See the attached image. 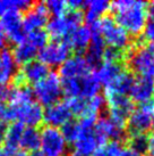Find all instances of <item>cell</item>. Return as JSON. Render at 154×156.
I'll return each instance as SVG.
<instances>
[{
  "instance_id": "cell-1",
  "label": "cell",
  "mask_w": 154,
  "mask_h": 156,
  "mask_svg": "<svg viewBox=\"0 0 154 156\" xmlns=\"http://www.w3.org/2000/svg\"><path fill=\"white\" fill-rule=\"evenodd\" d=\"M110 8L113 12V21L129 35L137 37L143 33L149 20V9L146 2L135 0H118L112 2Z\"/></svg>"
},
{
  "instance_id": "cell-2",
  "label": "cell",
  "mask_w": 154,
  "mask_h": 156,
  "mask_svg": "<svg viewBox=\"0 0 154 156\" xmlns=\"http://www.w3.org/2000/svg\"><path fill=\"white\" fill-rule=\"evenodd\" d=\"M89 26L98 31L99 34L102 37L104 44H108V47L117 49L125 54L129 51L132 44L130 35L122 27H120L113 21V18L104 16L101 20H99L98 22Z\"/></svg>"
},
{
  "instance_id": "cell-3",
  "label": "cell",
  "mask_w": 154,
  "mask_h": 156,
  "mask_svg": "<svg viewBox=\"0 0 154 156\" xmlns=\"http://www.w3.org/2000/svg\"><path fill=\"white\" fill-rule=\"evenodd\" d=\"M128 65L139 78L154 81V44H138L127 52Z\"/></svg>"
},
{
  "instance_id": "cell-4",
  "label": "cell",
  "mask_w": 154,
  "mask_h": 156,
  "mask_svg": "<svg viewBox=\"0 0 154 156\" xmlns=\"http://www.w3.org/2000/svg\"><path fill=\"white\" fill-rule=\"evenodd\" d=\"M62 92L68 98H92L99 95L101 84L93 72L82 75L79 78L61 80Z\"/></svg>"
},
{
  "instance_id": "cell-5",
  "label": "cell",
  "mask_w": 154,
  "mask_h": 156,
  "mask_svg": "<svg viewBox=\"0 0 154 156\" xmlns=\"http://www.w3.org/2000/svg\"><path fill=\"white\" fill-rule=\"evenodd\" d=\"M32 92L38 100L36 103L41 106L44 105L48 107L52 104H56L60 101V98L64 95L61 79L56 72H49L45 78L35 83Z\"/></svg>"
},
{
  "instance_id": "cell-6",
  "label": "cell",
  "mask_w": 154,
  "mask_h": 156,
  "mask_svg": "<svg viewBox=\"0 0 154 156\" xmlns=\"http://www.w3.org/2000/svg\"><path fill=\"white\" fill-rule=\"evenodd\" d=\"M84 15L77 10H68L66 14L51 18L47 23V33L55 40L66 39L83 22Z\"/></svg>"
},
{
  "instance_id": "cell-7",
  "label": "cell",
  "mask_w": 154,
  "mask_h": 156,
  "mask_svg": "<svg viewBox=\"0 0 154 156\" xmlns=\"http://www.w3.org/2000/svg\"><path fill=\"white\" fill-rule=\"evenodd\" d=\"M40 149L42 156H66L67 141L60 129L44 126L40 132Z\"/></svg>"
},
{
  "instance_id": "cell-8",
  "label": "cell",
  "mask_w": 154,
  "mask_h": 156,
  "mask_svg": "<svg viewBox=\"0 0 154 156\" xmlns=\"http://www.w3.org/2000/svg\"><path fill=\"white\" fill-rule=\"evenodd\" d=\"M79 124V123H78ZM79 134L73 143V153L76 156H93L95 151L108 143L96 132L95 128H83L79 126Z\"/></svg>"
},
{
  "instance_id": "cell-9",
  "label": "cell",
  "mask_w": 154,
  "mask_h": 156,
  "mask_svg": "<svg viewBox=\"0 0 154 156\" xmlns=\"http://www.w3.org/2000/svg\"><path fill=\"white\" fill-rule=\"evenodd\" d=\"M10 121L16 120L27 128H36L43 121V108L36 101H30L17 106H9Z\"/></svg>"
},
{
  "instance_id": "cell-10",
  "label": "cell",
  "mask_w": 154,
  "mask_h": 156,
  "mask_svg": "<svg viewBox=\"0 0 154 156\" xmlns=\"http://www.w3.org/2000/svg\"><path fill=\"white\" fill-rule=\"evenodd\" d=\"M73 115L82 117H98L99 113L105 106V99L101 95H96L92 98H68L66 100Z\"/></svg>"
},
{
  "instance_id": "cell-11",
  "label": "cell",
  "mask_w": 154,
  "mask_h": 156,
  "mask_svg": "<svg viewBox=\"0 0 154 156\" xmlns=\"http://www.w3.org/2000/svg\"><path fill=\"white\" fill-rule=\"evenodd\" d=\"M0 30L6 39L14 44H19L26 37V31L23 25V16L21 12L10 10L0 17Z\"/></svg>"
},
{
  "instance_id": "cell-12",
  "label": "cell",
  "mask_w": 154,
  "mask_h": 156,
  "mask_svg": "<svg viewBox=\"0 0 154 156\" xmlns=\"http://www.w3.org/2000/svg\"><path fill=\"white\" fill-rule=\"evenodd\" d=\"M154 115V105L144 104L134 108L127 121V130L130 136L134 134H145L151 129L152 117Z\"/></svg>"
},
{
  "instance_id": "cell-13",
  "label": "cell",
  "mask_w": 154,
  "mask_h": 156,
  "mask_svg": "<svg viewBox=\"0 0 154 156\" xmlns=\"http://www.w3.org/2000/svg\"><path fill=\"white\" fill-rule=\"evenodd\" d=\"M70 54V48L66 40H53L48 42L38 51V61L49 66H60Z\"/></svg>"
},
{
  "instance_id": "cell-14",
  "label": "cell",
  "mask_w": 154,
  "mask_h": 156,
  "mask_svg": "<svg viewBox=\"0 0 154 156\" xmlns=\"http://www.w3.org/2000/svg\"><path fill=\"white\" fill-rule=\"evenodd\" d=\"M104 99H105V105L109 109L108 116L126 126L130 114L135 108L133 100L128 96L120 95H105Z\"/></svg>"
},
{
  "instance_id": "cell-15",
  "label": "cell",
  "mask_w": 154,
  "mask_h": 156,
  "mask_svg": "<svg viewBox=\"0 0 154 156\" xmlns=\"http://www.w3.org/2000/svg\"><path fill=\"white\" fill-rule=\"evenodd\" d=\"M49 72V67L44 65L42 62L33 59L22 66V69L19 73L15 75L14 80L16 81V84H25L27 82L35 84L45 78Z\"/></svg>"
},
{
  "instance_id": "cell-16",
  "label": "cell",
  "mask_w": 154,
  "mask_h": 156,
  "mask_svg": "<svg viewBox=\"0 0 154 156\" xmlns=\"http://www.w3.org/2000/svg\"><path fill=\"white\" fill-rule=\"evenodd\" d=\"M95 130L105 141H117L120 143L126 138V126L115 121L110 116L98 119L95 123Z\"/></svg>"
},
{
  "instance_id": "cell-17",
  "label": "cell",
  "mask_w": 154,
  "mask_h": 156,
  "mask_svg": "<svg viewBox=\"0 0 154 156\" xmlns=\"http://www.w3.org/2000/svg\"><path fill=\"white\" fill-rule=\"evenodd\" d=\"M89 72H92V69H90L85 57L81 54H76L73 56H69L60 65L58 75L61 80H68V79L79 78Z\"/></svg>"
},
{
  "instance_id": "cell-18",
  "label": "cell",
  "mask_w": 154,
  "mask_h": 156,
  "mask_svg": "<svg viewBox=\"0 0 154 156\" xmlns=\"http://www.w3.org/2000/svg\"><path fill=\"white\" fill-rule=\"evenodd\" d=\"M73 114L69 109L68 105L65 101H58L56 104L48 106L45 109H43V121L47 123L48 126L53 128H61L65 123L72 120Z\"/></svg>"
},
{
  "instance_id": "cell-19",
  "label": "cell",
  "mask_w": 154,
  "mask_h": 156,
  "mask_svg": "<svg viewBox=\"0 0 154 156\" xmlns=\"http://www.w3.org/2000/svg\"><path fill=\"white\" fill-rule=\"evenodd\" d=\"M49 22V12L44 2L32 5L23 16V25L26 32L41 30Z\"/></svg>"
},
{
  "instance_id": "cell-20",
  "label": "cell",
  "mask_w": 154,
  "mask_h": 156,
  "mask_svg": "<svg viewBox=\"0 0 154 156\" xmlns=\"http://www.w3.org/2000/svg\"><path fill=\"white\" fill-rule=\"evenodd\" d=\"M90 29L92 32V38H91L90 46L86 49V55L84 57H85L90 69H93L95 67H99V65L102 63L105 44L103 41L102 37L99 34L98 31L92 29V27H90Z\"/></svg>"
},
{
  "instance_id": "cell-21",
  "label": "cell",
  "mask_w": 154,
  "mask_h": 156,
  "mask_svg": "<svg viewBox=\"0 0 154 156\" xmlns=\"http://www.w3.org/2000/svg\"><path fill=\"white\" fill-rule=\"evenodd\" d=\"M124 71L125 67L121 64V62H102L94 74L100 84L107 88Z\"/></svg>"
},
{
  "instance_id": "cell-22",
  "label": "cell",
  "mask_w": 154,
  "mask_h": 156,
  "mask_svg": "<svg viewBox=\"0 0 154 156\" xmlns=\"http://www.w3.org/2000/svg\"><path fill=\"white\" fill-rule=\"evenodd\" d=\"M154 89V81L150 79L145 78H138L135 79L134 84L132 87V90L129 92L130 99L133 103H138L141 105L147 104L152 98Z\"/></svg>"
},
{
  "instance_id": "cell-23",
  "label": "cell",
  "mask_w": 154,
  "mask_h": 156,
  "mask_svg": "<svg viewBox=\"0 0 154 156\" xmlns=\"http://www.w3.org/2000/svg\"><path fill=\"white\" fill-rule=\"evenodd\" d=\"M91 38L92 32L90 26L79 25L66 38V42L68 44L70 50L74 49L77 52H83L90 46Z\"/></svg>"
},
{
  "instance_id": "cell-24",
  "label": "cell",
  "mask_w": 154,
  "mask_h": 156,
  "mask_svg": "<svg viewBox=\"0 0 154 156\" xmlns=\"http://www.w3.org/2000/svg\"><path fill=\"white\" fill-rule=\"evenodd\" d=\"M17 74V64L12 51L4 49L0 51V86H6Z\"/></svg>"
},
{
  "instance_id": "cell-25",
  "label": "cell",
  "mask_w": 154,
  "mask_h": 156,
  "mask_svg": "<svg viewBox=\"0 0 154 156\" xmlns=\"http://www.w3.org/2000/svg\"><path fill=\"white\" fill-rule=\"evenodd\" d=\"M135 78L130 72L125 69L115 81L105 88V95L128 96L134 84Z\"/></svg>"
},
{
  "instance_id": "cell-26",
  "label": "cell",
  "mask_w": 154,
  "mask_h": 156,
  "mask_svg": "<svg viewBox=\"0 0 154 156\" xmlns=\"http://www.w3.org/2000/svg\"><path fill=\"white\" fill-rule=\"evenodd\" d=\"M111 4L105 0H92V1H86L85 6V15L84 18L86 22L89 23V25L93 23L98 22L99 20L103 17V15L107 13L108 10H110Z\"/></svg>"
},
{
  "instance_id": "cell-27",
  "label": "cell",
  "mask_w": 154,
  "mask_h": 156,
  "mask_svg": "<svg viewBox=\"0 0 154 156\" xmlns=\"http://www.w3.org/2000/svg\"><path fill=\"white\" fill-rule=\"evenodd\" d=\"M12 54H13V57L16 62V64L24 65L26 63L34 59L35 56L38 54V50L35 47H33L27 40L24 39L22 42L15 46Z\"/></svg>"
},
{
  "instance_id": "cell-28",
  "label": "cell",
  "mask_w": 154,
  "mask_h": 156,
  "mask_svg": "<svg viewBox=\"0 0 154 156\" xmlns=\"http://www.w3.org/2000/svg\"><path fill=\"white\" fill-rule=\"evenodd\" d=\"M24 152L35 153L40 148V131L36 128H25L22 133L19 146Z\"/></svg>"
},
{
  "instance_id": "cell-29",
  "label": "cell",
  "mask_w": 154,
  "mask_h": 156,
  "mask_svg": "<svg viewBox=\"0 0 154 156\" xmlns=\"http://www.w3.org/2000/svg\"><path fill=\"white\" fill-rule=\"evenodd\" d=\"M8 99L12 106L26 104L33 100V92L25 84H15V87L9 91Z\"/></svg>"
},
{
  "instance_id": "cell-30",
  "label": "cell",
  "mask_w": 154,
  "mask_h": 156,
  "mask_svg": "<svg viewBox=\"0 0 154 156\" xmlns=\"http://www.w3.org/2000/svg\"><path fill=\"white\" fill-rule=\"evenodd\" d=\"M25 129V126L19 122H13L8 126L5 128V132L2 134V138L5 140V146L8 147L19 148V140H21L22 133Z\"/></svg>"
},
{
  "instance_id": "cell-31",
  "label": "cell",
  "mask_w": 154,
  "mask_h": 156,
  "mask_svg": "<svg viewBox=\"0 0 154 156\" xmlns=\"http://www.w3.org/2000/svg\"><path fill=\"white\" fill-rule=\"evenodd\" d=\"M31 6L30 0H0V17L10 10H27Z\"/></svg>"
},
{
  "instance_id": "cell-32",
  "label": "cell",
  "mask_w": 154,
  "mask_h": 156,
  "mask_svg": "<svg viewBox=\"0 0 154 156\" xmlns=\"http://www.w3.org/2000/svg\"><path fill=\"white\" fill-rule=\"evenodd\" d=\"M25 40H27L33 47H35L40 51V49H42L49 42V34L43 29L31 31L26 34Z\"/></svg>"
},
{
  "instance_id": "cell-33",
  "label": "cell",
  "mask_w": 154,
  "mask_h": 156,
  "mask_svg": "<svg viewBox=\"0 0 154 156\" xmlns=\"http://www.w3.org/2000/svg\"><path fill=\"white\" fill-rule=\"evenodd\" d=\"M60 131L64 136V138L66 139L67 143H72L73 144L76 138L79 134V124H78V121H74V120H70L67 123H65L64 126L60 128Z\"/></svg>"
},
{
  "instance_id": "cell-34",
  "label": "cell",
  "mask_w": 154,
  "mask_h": 156,
  "mask_svg": "<svg viewBox=\"0 0 154 156\" xmlns=\"http://www.w3.org/2000/svg\"><path fill=\"white\" fill-rule=\"evenodd\" d=\"M121 145L120 143L117 141H108V143L103 144L102 146L95 151L93 156H120L121 153Z\"/></svg>"
},
{
  "instance_id": "cell-35",
  "label": "cell",
  "mask_w": 154,
  "mask_h": 156,
  "mask_svg": "<svg viewBox=\"0 0 154 156\" xmlns=\"http://www.w3.org/2000/svg\"><path fill=\"white\" fill-rule=\"evenodd\" d=\"M128 147L134 149L139 155L147 152V136L146 134H134L128 139Z\"/></svg>"
},
{
  "instance_id": "cell-36",
  "label": "cell",
  "mask_w": 154,
  "mask_h": 156,
  "mask_svg": "<svg viewBox=\"0 0 154 156\" xmlns=\"http://www.w3.org/2000/svg\"><path fill=\"white\" fill-rule=\"evenodd\" d=\"M44 4H45L48 12L51 13L53 15V17L61 16V15L66 14L69 10L67 2L62 1V0H49Z\"/></svg>"
},
{
  "instance_id": "cell-37",
  "label": "cell",
  "mask_w": 154,
  "mask_h": 156,
  "mask_svg": "<svg viewBox=\"0 0 154 156\" xmlns=\"http://www.w3.org/2000/svg\"><path fill=\"white\" fill-rule=\"evenodd\" d=\"M142 34L144 37V39L149 41V44H154V15H152L147 20Z\"/></svg>"
},
{
  "instance_id": "cell-38",
  "label": "cell",
  "mask_w": 154,
  "mask_h": 156,
  "mask_svg": "<svg viewBox=\"0 0 154 156\" xmlns=\"http://www.w3.org/2000/svg\"><path fill=\"white\" fill-rule=\"evenodd\" d=\"M0 156H27L24 151H22L21 148L16 147H8L4 146L0 148Z\"/></svg>"
},
{
  "instance_id": "cell-39",
  "label": "cell",
  "mask_w": 154,
  "mask_h": 156,
  "mask_svg": "<svg viewBox=\"0 0 154 156\" xmlns=\"http://www.w3.org/2000/svg\"><path fill=\"white\" fill-rule=\"evenodd\" d=\"M5 121H10L9 106H7L4 101H0V123H4Z\"/></svg>"
},
{
  "instance_id": "cell-40",
  "label": "cell",
  "mask_w": 154,
  "mask_h": 156,
  "mask_svg": "<svg viewBox=\"0 0 154 156\" xmlns=\"http://www.w3.org/2000/svg\"><path fill=\"white\" fill-rule=\"evenodd\" d=\"M147 154L150 156H154V132L147 137Z\"/></svg>"
},
{
  "instance_id": "cell-41",
  "label": "cell",
  "mask_w": 154,
  "mask_h": 156,
  "mask_svg": "<svg viewBox=\"0 0 154 156\" xmlns=\"http://www.w3.org/2000/svg\"><path fill=\"white\" fill-rule=\"evenodd\" d=\"M9 91H10V89L7 86H0V101L8 99Z\"/></svg>"
},
{
  "instance_id": "cell-42",
  "label": "cell",
  "mask_w": 154,
  "mask_h": 156,
  "mask_svg": "<svg viewBox=\"0 0 154 156\" xmlns=\"http://www.w3.org/2000/svg\"><path fill=\"white\" fill-rule=\"evenodd\" d=\"M120 156H142L139 155L138 153H136L134 149H132L130 147H125L121 149V153H120Z\"/></svg>"
},
{
  "instance_id": "cell-43",
  "label": "cell",
  "mask_w": 154,
  "mask_h": 156,
  "mask_svg": "<svg viewBox=\"0 0 154 156\" xmlns=\"http://www.w3.org/2000/svg\"><path fill=\"white\" fill-rule=\"evenodd\" d=\"M5 46H6V38H5L4 33L0 30V51H2L5 49Z\"/></svg>"
},
{
  "instance_id": "cell-44",
  "label": "cell",
  "mask_w": 154,
  "mask_h": 156,
  "mask_svg": "<svg viewBox=\"0 0 154 156\" xmlns=\"http://www.w3.org/2000/svg\"><path fill=\"white\" fill-rule=\"evenodd\" d=\"M147 9H149V15H154V1H152L150 5H147Z\"/></svg>"
},
{
  "instance_id": "cell-45",
  "label": "cell",
  "mask_w": 154,
  "mask_h": 156,
  "mask_svg": "<svg viewBox=\"0 0 154 156\" xmlns=\"http://www.w3.org/2000/svg\"><path fill=\"white\" fill-rule=\"evenodd\" d=\"M151 128L154 129V115H153V117H152V124H151Z\"/></svg>"
},
{
  "instance_id": "cell-46",
  "label": "cell",
  "mask_w": 154,
  "mask_h": 156,
  "mask_svg": "<svg viewBox=\"0 0 154 156\" xmlns=\"http://www.w3.org/2000/svg\"><path fill=\"white\" fill-rule=\"evenodd\" d=\"M152 98H153V101H154V89H153V95H152ZM154 105V104H153Z\"/></svg>"
},
{
  "instance_id": "cell-47",
  "label": "cell",
  "mask_w": 154,
  "mask_h": 156,
  "mask_svg": "<svg viewBox=\"0 0 154 156\" xmlns=\"http://www.w3.org/2000/svg\"><path fill=\"white\" fill-rule=\"evenodd\" d=\"M0 148H1V147H0Z\"/></svg>"
}]
</instances>
